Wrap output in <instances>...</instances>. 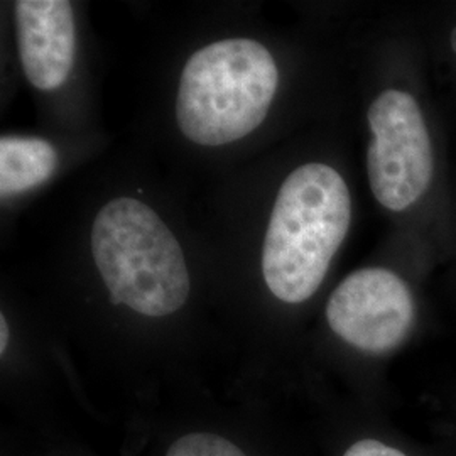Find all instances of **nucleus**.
<instances>
[{
    "label": "nucleus",
    "mask_w": 456,
    "mask_h": 456,
    "mask_svg": "<svg viewBox=\"0 0 456 456\" xmlns=\"http://www.w3.org/2000/svg\"><path fill=\"white\" fill-rule=\"evenodd\" d=\"M352 220V200L338 171L305 164L282 183L262 248L269 291L284 303L310 299L322 286Z\"/></svg>",
    "instance_id": "1"
},
{
    "label": "nucleus",
    "mask_w": 456,
    "mask_h": 456,
    "mask_svg": "<svg viewBox=\"0 0 456 456\" xmlns=\"http://www.w3.org/2000/svg\"><path fill=\"white\" fill-rule=\"evenodd\" d=\"M277 83L276 61L257 41L233 37L198 49L181 75V132L200 146L244 139L264 122Z\"/></svg>",
    "instance_id": "2"
},
{
    "label": "nucleus",
    "mask_w": 456,
    "mask_h": 456,
    "mask_svg": "<svg viewBox=\"0 0 456 456\" xmlns=\"http://www.w3.org/2000/svg\"><path fill=\"white\" fill-rule=\"evenodd\" d=\"M92 254L115 306L161 318L183 308L190 296L180 242L156 212L135 198H115L98 212Z\"/></svg>",
    "instance_id": "3"
},
{
    "label": "nucleus",
    "mask_w": 456,
    "mask_h": 456,
    "mask_svg": "<svg viewBox=\"0 0 456 456\" xmlns=\"http://www.w3.org/2000/svg\"><path fill=\"white\" fill-rule=\"evenodd\" d=\"M372 141L367 173L375 200L401 212L416 203L433 178V149L423 112L408 92L386 90L369 109Z\"/></svg>",
    "instance_id": "4"
},
{
    "label": "nucleus",
    "mask_w": 456,
    "mask_h": 456,
    "mask_svg": "<svg viewBox=\"0 0 456 456\" xmlns=\"http://www.w3.org/2000/svg\"><path fill=\"white\" fill-rule=\"evenodd\" d=\"M328 325L342 340L369 354H384L408 335L414 301L406 282L382 267L345 277L330 296Z\"/></svg>",
    "instance_id": "5"
},
{
    "label": "nucleus",
    "mask_w": 456,
    "mask_h": 456,
    "mask_svg": "<svg viewBox=\"0 0 456 456\" xmlns=\"http://www.w3.org/2000/svg\"><path fill=\"white\" fill-rule=\"evenodd\" d=\"M16 20L19 56L28 80L43 92L63 86L77 51L71 4L20 0L16 4Z\"/></svg>",
    "instance_id": "6"
},
{
    "label": "nucleus",
    "mask_w": 456,
    "mask_h": 456,
    "mask_svg": "<svg viewBox=\"0 0 456 456\" xmlns=\"http://www.w3.org/2000/svg\"><path fill=\"white\" fill-rule=\"evenodd\" d=\"M58 167L54 147L36 137L0 139V195L28 191L48 181Z\"/></svg>",
    "instance_id": "7"
},
{
    "label": "nucleus",
    "mask_w": 456,
    "mask_h": 456,
    "mask_svg": "<svg viewBox=\"0 0 456 456\" xmlns=\"http://www.w3.org/2000/svg\"><path fill=\"white\" fill-rule=\"evenodd\" d=\"M167 456H247L232 441L208 433L186 435L173 443Z\"/></svg>",
    "instance_id": "8"
},
{
    "label": "nucleus",
    "mask_w": 456,
    "mask_h": 456,
    "mask_svg": "<svg viewBox=\"0 0 456 456\" xmlns=\"http://www.w3.org/2000/svg\"><path fill=\"white\" fill-rule=\"evenodd\" d=\"M343 456H406L399 450L375 440H363L348 448Z\"/></svg>",
    "instance_id": "9"
},
{
    "label": "nucleus",
    "mask_w": 456,
    "mask_h": 456,
    "mask_svg": "<svg viewBox=\"0 0 456 456\" xmlns=\"http://www.w3.org/2000/svg\"><path fill=\"white\" fill-rule=\"evenodd\" d=\"M7 340H9V326H7V320L2 314L0 316V352L4 354L7 348Z\"/></svg>",
    "instance_id": "10"
},
{
    "label": "nucleus",
    "mask_w": 456,
    "mask_h": 456,
    "mask_svg": "<svg viewBox=\"0 0 456 456\" xmlns=\"http://www.w3.org/2000/svg\"><path fill=\"white\" fill-rule=\"evenodd\" d=\"M452 48L456 53V28L453 29V33H452Z\"/></svg>",
    "instance_id": "11"
}]
</instances>
